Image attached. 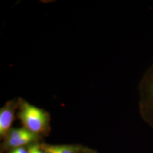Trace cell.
<instances>
[{
  "mask_svg": "<svg viewBox=\"0 0 153 153\" xmlns=\"http://www.w3.org/2000/svg\"><path fill=\"white\" fill-rule=\"evenodd\" d=\"M11 153H14V152H11Z\"/></svg>",
  "mask_w": 153,
  "mask_h": 153,
  "instance_id": "9",
  "label": "cell"
},
{
  "mask_svg": "<svg viewBox=\"0 0 153 153\" xmlns=\"http://www.w3.org/2000/svg\"><path fill=\"white\" fill-rule=\"evenodd\" d=\"M95 153V152H89V153Z\"/></svg>",
  "mask_w": 153,
  "mask_h": 153,
  "instance_id": "8",
  "label": "cell"
},
{
  "mask_svg": "<svg viewBox=\"0 0 153 153\" xmlns=\"http://www.w3.org/2000/svg\"><path fill=\"white\" fill-rule=\"evenodd\" d=\"M18 105V100H12L7 102L0 110V135L1 137L7 136L10 131V127L14 120L15 109Z\"/></svg>",
  "mask_w": 153,
  "mask_h": 153,
  "instance_id": "4",
  "label": "cell"
},
{
  "mask_svg": "<svg viewBox=\"0 0 153 153\" xmlns=\"http://www.w3.org/2000/svg\"><path fill=\"white\" fill-rule=\"evenodd\" d=\"M18 100L19 107L18 116L25 128L35 134L47 131L49 128V114L22 99Z\"/></svg>",
  "mask_w": 153,
  "mask_h": 153,
  "instance_id": "1",
  "label": "cell"
},
{
  "mask_svg": "<svg viewBox=\"0 0 153 153\" xmlns=\"http://www.w3.org/2000/svg\"><path fill=\"white\" fill-rule=\"evenodd\" d=\"M29 153H45L40 148V145H31L28 149Z\"/></svg>",
  "mask_w": 153,
  "mask_h": 153,
  "instance_id": "6",
  "label": "cell"
},
{
  "mask_svg": "<svg viewBox=\"0 0 153 153\" xmlns=\"http://www.w3.org/2000/svg\"><path fill=\"white\" fill-rule=\"evenodd\" d=\"M141 116L153 128V64L144 73L138 86Z\"/></svg>",
  "mask_w": 153,
  "mask_h": 153,
  "instance_id": "2",
  "label": "cell"
},
{
  "mask_svg": "<svg viewBox=\"0 0 153 153\" xmlns=\"http://www.w3.org/2000/svg\"><path fill=\"white\" fill-rule=\"evenodd\" d=\"M13 152L14 153H29L28 150H26L25 149H24L23 147L16 148Z\"/></svg>",
  "mask_w": 153,
  "mask_h": 153,
  "instance_id": "7",
  "label": "cell"
},
{
  "mask_svg": "<svg viewBox=\"0 0 153 153\" xmlns=\"http://www.w3.org/2000/svg\"><path fill=\"white\" fill-rule=\"evenodd\" d=\"M37 134L29 131L26 128L12 129L7 135V145L11 148H20L37 138Z\"/></svg>",
  "mask_w": 153,
  "mask_h": 153,
  "instance_id": "3",
  "label": "cell"
},
{
  "mask_svg": "<svg viewBox=\"0 0 153 153\" xmlns=\"http://www.w3.org/2000/svg\"><path fill=\"white\" fill-rule=\"evenodd\" d=\"M40 148L45 153H78L80 148L72 145H51L42 144Z\"/></svg>",
  "mask_w": 153,
  "mask_h": 153,
  "instance_id": "5",
  "label": "cell"
}]
</instances>
